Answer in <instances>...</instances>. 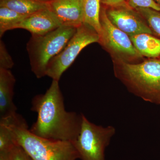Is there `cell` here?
Instances as JSON below:
<instances>
[{
  "label": "cell",
  "instance_id": "1",
  "mask_svg": "<svg viewBox=\"0 0 160 160\" xmlns=\"http://www.w3.org/2000/svg\"><path fill=\"white\" fill-rule=\"evenodd\" d=\"M31 110L37 113L36 121L29 129L35 135L72 142L78 136L83 114L66 111L58 81L52 80L44 94L33 98Z\"/></svg>",
  "mask_w": 160,
  "mask_h": 160
},
{
  "label": "cell",
  "instance_id": "2",
  "mask_svg": "<svg viewBox=\"0 0 160 160\" xmlns=\"http://www.w3.org/2000/svg\"><path fill=\"white\" fill-rule=\"evenodd\" d=\"M11 129L16 144L33 160H76L78 153L72 142L47 139L31 132L24 118L1 119Z\"/></svg>",
  "mask_w": 160,
  "mask_h": 160
},
{
  "label": "cell",
  "instance_id": "3",
  "mask_svg": "<svg viewBox=\"0 0 160 160\" xmlns=\"http://www.w3.org/2000/svg\"><path fill=\"white\" fill-rule=\"evenodd\" d=\"M77 28L62 26L43 35H32L27 43L32 71L38 78L46 76L50 60L59 53L76 32Z\"/></svg>",
  "mask_w": 160,
  "mask_h": 160
},
{
  "label": "cell",
  "instance_id": "4",
  "mask_svg": "<svg viewBox=\"0 0 160 160\" xmlns=\"http://www.w3.org/2000/svg\"><path fill=\"white\" fill-rule=\"evenodd\" d=\"M121 74L135 94L146 102L160 105L159 60L136 64L124 63Z\"/></svg>",
  "mask_w": 160,
  "mask_h": 160
},
{
  "label": "cell",
  "instance_id": "5",
  "mask_svg": "<svg viewBox=\"0 0 160 160\" xmlns=\"http://www.w3.org/2000/svg\"><path fill=\"white\" fill-rule=\"evenodd\" d=\"M116 132L112 126H98L82 115L78 136L72 142L82 160H105V152Z\"/></svg>",
  "mask_w": 160,
  "mask_h": 160
},
{
  "label": "cell",
  "instance_id": "6",
  "mask_svg": "<svg viewBox=\"0 0 160 160\" xmlns=\"http://www.w3.org/2000/svg\"><path fill=\"white\" fill-rule=\"evenodd\" d=\"M100 37L90 26L83 23L77 28L74 35L65 48L50 60L46 76L52 80L59 81L63 73L71 66L81 51L92 43L99 42Z\"/></svg>",
  "mask_w": 160,
  "mask_h": 160
},
{
  "label": "cell",
  "instance_id": "7",
  "mask_svg": "<svg viewBox=\"0 0 160 160\" xmlns=\"http://www.w3.org/2000/svg\"><path fill=\"white\" fill-rule=\"evenodd\" d=\"M100 22L102 32L99 42L119 54L130 57L141 55L133 46L130 37L111 22L106 9L101 10Z\"/></svg>",
  "mask_w": 160,
  "mask_h": 160
},
{
  "label": "cell",
  "instance_id": "8",
  "mask_svg": "<svg viewBox=\"0 0 160 160\" xmlns=\"http://www.w3.org/2000/svg\"><path fill=\"white\" fill-rule=\"evenodd\" d=\"M126 4L110 7L106 10L109 20L116 27L129 37L142 33L152 34V30L136 10Z\"/></svg>",
  "mask_w": 160,
  "mask_h": 160
},
{
  "label": "cell",
  "instance_id": "9",
  "mask_svg": "<svg viewBox=\"0 0 160 160\" xmlns=\"http://www.w3.org/2000/svg\"><path fill=\"white\" fill-rule=\"evenodd\" d=\"M61 26L62 23L49 6L28 16L15 29H26L32 35L38 36L47 34Z\"/></svg>",
  "mask_w": 160,
  "mask_h": 160
},
{
  "label": "cell",
  "instance_id": "10",
  "mask_svg": "<svg viewBox=\"0 0 160 160\" xmlns=\"http://www.w3.org/2000/svg\"><path fill=\"white\" fill-rule=\"evenodd\" d=\"M49 4L62 26L77 28L83 24V0H52Z\"/></svg>",
  "mask_w": 160,
  "mask_h": 160
},
{
  "label": "cell",
  "instance_id": "11",
  "mask_svg": "<svg viewBox=\"0 0 160 160\" xmlns=\"http://www.w3.org/2000/svg\"><path fill=\"white\" fill-rule=\"evenodd\" d=\"M16 79L9 69H0V119L17 113L13 102Z\"/></svg>",
  "mask_w": 160,
  "mask_h": 160
},
{
  "label": "cell",
  "instance_id": "12",
  "mask_svg": "<svg viewBox=\"0 0 160 160\" xmlns=\"http://www.w3.org/2000/svg\"><path fill=\"white\" fill-rule=\"evenodd\" d=\"M135 48L141 55L156 58L160 55V39L151 34L142 33L130 37Z\"/></svg>",
  "mask_w": 160,
  "mask_h": 160
},
{
  "label": "cell",
  "instance_id": "13",
  "mask_svg": "<svg viewBox=\"0 0 160 160\" xmlns=\"http://www.w3.org/2000/svg\"><path fill=\"white\" fill-rule=\"evenodd\" d=\"M0 6L9 8L23 15L29 16L48 8L49 4L36 0H0Z\"/></svg>",
  "mask_w": 160,
  "mask_h": 160
},
{
  "label": "cell",
  "instance_id": "14",
  "mask_svg": "<svg viewBox=\"0 0 160 160\" xmlns=\"http://www.w3.org/2000/svg\"><path fill=\"white\" fill-rule=\"evenodd\" d=\"M101 0H83V23L97 32L100 37L102 29L100 22Z\"/></svg>",
  "mask_w": 160,
  "mask_h": 160
},
{
  "label": "cell",
  "instance_id": "15",
  "mask_svg": "<svg viewBox=\"0 0 160 160\" xmlns=\"http://www.w3.org/2000/svg\"><path fill=\"white\" fill-rule=\"evenodd\" d=\"M28 16L20 14L12 9L0 6V37L15 27Z\"/></svg>",
  "mask_w": 160,
  "mask_h": 160
},
{
  "label": "cell",
  "instance_id": "16",
  "mask_svg": "<svg viewBox=\"0 0 160 160\" xmlns=\"http://www.w3.org/2000/svg\"><path fill=\"white\" fill-rule=\"evenodd\" d=\"M149 24L152 30L160 37V11L149 8L135 9Z\"/></svg>",
  "mask_w": 160,
  "mask_h": 160
},
{
  "label": "cell",
  "instance_id": "17",
  "mask_svg": "<svg viewBox=\"0 0 160 160\" xmlns=\"http://www.w3.org/2000/svg\"><path fill=\"white\" fill-rule=\"evenodd\" d=\"M16 145L9 126L0 122V152L11 151Z\"/></svg>",
  "mask_w": 160,
  "mask_h": 160
},
{
  "label": "cell",
  "instance_id": "18",
  "mask_svg": "<svg viewBox=\"0 0 160 160\" xmlns=\"http://www.w3.org/2000/svg\"><path fill=\"white\" fill-rule=\"evenodd\" d=\"M14 66V62L7 51L5 44L0 41V69H11Z\"/></svg>",
  "mask_w": 160,
  "mask_h": 160
},
{
  "label": "cell",
  "instance_id": "19",
  "mask_svg": "<svg viewBox=\"0 0 160 160\" xmlns=\"http://www.w3.org/2000/svg\"><path fill=\"white\" fill-rule=\"evenodd\" d=\"M127 5L133 9L149 8L160 11V6L154 0H128Z\"/></svg>",
  "mask_w": 160,
  "mask_h": 160
},
{
  "label": "cell",
  "instance_id": "20",
  "mask_svg": "<svg viewBox=\"0 0 160 160\" xmlns=\"http://www.w3.org/2000/svg\"><path fill=\"white\" fill-rule=\"evenodd\" d=\"M12 160H33L25 150L17 144L12 150Z\"/></svg>",
  "mask_w": 160,
  "mask_h": 160
},
{
  "label": "cell",
  "instance_id": "21",
  "mask_svg": "<svg viewBox=\"0 0 160 160\" xmlns=\"http://www.w3.org/2000/svg\"><path fill=\"white\" fill-rule=\"evenodd\" d=\"M128 0H101V3L109 7H114L126 4Z\"/></svg>",
  "mask_w": 160,
  "mask_h": 160
},
{
  "label": "cell",
  "instance_id": "22",
  "mask_svg": "<svg viewBox=\"0 0 160 160\" xmlns=\"http://www.w3.org/2000/svg\"><path fill=\"white\" fill-rule=\"evenodd\" d=\"M12 150L8 152H0V160H12Z\"/></svg>",
  "mask_w": 160,
  "mask_h": 160
},
{
  "label": "cell",
  "instance_id": "23",
  "mask_svg": "<svg viewBox=\"0 0 160 160\" xmlns=\"http://www.w3.org/2000/svg\"><path fill=\"white\" fill-rule=\"evenodd\" d=\"M36 1H38V2H42L49 3L52 1V0H36Z\"/></svg>",
  "mask_w": 160,
  "mask_h": 160
},
{
  "label": "cell",
  "instance_id": "24",
  "mask_svg": "<svg viewBox=\"0 0 160 160\" xmlns=\"http://www.w3.org/2000/svg\"><path fill=\"white\" fill-rule=\"evenodd\" d=\"M154 1L160 6V0H154Z\"/></svg>",
  "mask_w": 160,
  "mask_h": 160
}]
</instances>
